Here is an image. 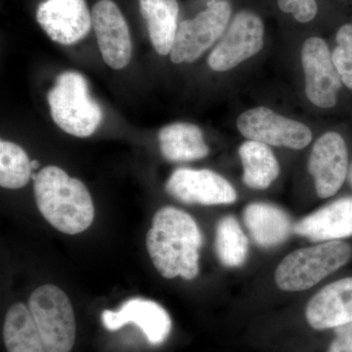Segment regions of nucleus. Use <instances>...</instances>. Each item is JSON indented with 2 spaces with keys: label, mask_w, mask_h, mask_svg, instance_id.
Masks as SVG:
<instances>
[{
  "label": "nucleus",
  "mask_w": 352,
  "mask_h": 352,
  "mask_svg": "<svg viewBox=\"0 0 352 352\" xmlns=\"http://www.w3.org/2000/svg\"><path fill=\"white\" fill-rule=\"evenodd\" d=\"M307 323L314 330L335 329L352 322V277L327 285L308 302Z\"/></svg>",
  "instance_id": "obj_15"
},
{
  "label": "nucleus",
  "mask_w": 352,
  "mask_h": 352,
  "mask_svg": "<svg viewBox=\"0 0 352 352\" xmlns=\"http://www.w3.org/2000/svg\"><path fill=\"white\" fill-rule=\"evenodd\" d=\"M335 338L327 352H352V322L333 329Z\"/></svg>",
  "instance_id": "obj_26"
},
{
  "label": "nucleus",
  "mask_w": 352,
  "mask_h": 352,
  "mask_svg": "<svg viewBox=\"0 0 352 352\" xmlns=\"http://www.w3.org/2000/svg\"><path fill=\"white\" fill-rule=\"evenodd\" d=\"M302 63L308 100L317 107H335L344 85L333 65L327 43L315 36L307 39L302 46Z\"/></svg>",
  "instance_id": "obj_9"
},
{
  "label": "nucleus",
  "mask_w": 352,
  "mask_h": 352,
  "mask_svg": "<svg viewBox=\"0 0 352 352\" xmlns=\"http://www.w3.org/2000/svg\"><path fill=\"white\" fill-rule=\"evenodd\" d=\"M102 322L104 327L112 332L126 324H135L154 346H159L168 339L173 326L170 314L162 305L139 298L127 300L118 311L104 310Z\"/></svg>",
  "instance_id": "obj_14"
},
{
  "label": "nucleus",
  "mask_w": 352,
  "mask_h": 352,
  "mask_svg": "<svg viewBox=\"0 0 352 352\" xmlns=\"http://www.w3.org/2000/svg\"><path fill=\"white\" fill-rule=\"evenodd\" d=\"M32 318L46 352H71L76 342V318L68 296L54 285H44L29 298Z\"/></svg>",
  "instance_id": "obj_5"
},
{
  "label": "nucleus",
  "mask_w": 352,
  "mask_h": 352,
  "mask_svg": "<svg viewBox=\"0 0 352 352\" xmlns=\"http://www.w3.org/2000/svg\"><path fill=\"white\" fill-rule=\"evenodd\" d=\"M36 20L53 41L63 45L82 41L92 25L85 0H45L39 4Z\"/></svg>",
  "instance_id": "obj_13"
},
{
  "label": "nucleus",
  "mask_w": 352,
  "mask_h": 352,
  "mask_svg": "<svg viewBox=\"0 0 352 352\" xmlns=\"http://www.w3.org/2000/svg\"><path fill=\"white\" fill-rule=\"evenodd\" d=\"M347 179H349V184L352 186V164L349 166V176H347Z\"/></svg>",
  "instance_id": "obj_27"
},
{
  "label": "nucleus",
  "mask_w": 352,
  "mask_h": 352,
  "mask_svg": "<svg viewBox=\"0 0 352 352\" xmlns=\"http://www.w3.org/2000/svg\"><path fill=\"white\" fill-rule=\"evenodd\" d=\"M244 175L243 182L252 189H267L280 175L276 157L268 145L248 140L239 148Z\"/></svg>",
  "instance_id": "obj_20"
},
{
  "label": "nucleus",
  "mask_w": 352,
  "mask_h": 352,
  "mask_svg": "<svg viewBox=\"0 0 352 352\" xmlns=\"http://www.w3.org/2000/svg\"><path fill=\"white\" fill-rule=\"evenodd\" d=\"M150 39L160 55L170 54L177 32L179 7L176 0H140Z\"/></svg>",
  "instance_id": "obj_19"
},
{
  "label": "nucleus",
  "mask_w": 352,
  "mask_h": 352,
  "mask_svg": "<svg viewBox=\"0 0 352 352\" xmlns=\"http://www.w3.org/2000/svg\"><path fill=\"white\" fill-rule=\"evenodd\" d=\"M166 189L176 200L192 205H230L237 200L232 185L210 170L178 168L168 178Z\"/></svg>",
  "instance_id": "obj_11"
},
{
  "label": "nucleus",
  "mask_w": 352,
  "mask_h": 352,
  "mask_svg": "<svg viewBox=\"0 0 352 352\" xmlns=\"http://www.w3.org/2000/svg\"><path fill=\"white\" fill-rule=\"evenodd\" d=\"M337 46L332 59L340 76L342 85L352 91V24L340 28L336 36Z\"/></svg>",
  "instance_id": "obj_24"
},
{
  "label": "nucleus",
  "mask_w": 352,
  "mask_h": 352,
  "mask_svg": "<svg viewBox=\"0 0 352 352\" xmlns=\"http://www.w3.org/2000/svg\"><path fill=\"white\" fill-rule=\"evenodd\" d=\"M201 234L195 219L173 207L157 210L146 236V247L157 272L166 279H195L199 274Z\"/></svg>",
  "instance_id": "obj_1"
},
{
  "label": "nucleus",
  "mask_w": 352,
  "mask_h": 352,
  "mask_svg": "<svg viewBox=\"0 0 352 352\" xmlns=\"http://www.w3.org/2000/svg\"><path fill=\"white\" fill-rule=\"evenodd\" d=\"M31 161L22 147L9 141H0V185L3 188L24 187L32 175Z\"/></svg>",
  "instance_id": "obj_23"
},
{
  "label": "nucleus",
  "mask_w": 352,
  "mask_h": 352,
  "mask_svg": "<svg viewBox=\"0 0 352 352\" xmlns=\"http://www.w3.org/2000/svg\"><path fill=\"white\" fill-rule=\"evenodd\" d=\"M308 171L321 199L330 198L342 188L349 176V151L344 138L329 131L317 139L310 153Z\"/></svg>",
  "instance_id": "obj_10"
},
{
  "label": "nucleus",
  "mask_w": 352,
  "mask_h": 352,
  "mask_svg": "<svg viewBox=\"0 0 352 352\" xmlns=\"http://www.w3.org/2000/svg\"><path fill=\"white\" fill-rule=\"evenodd\" d=\"M244 222L256 244L265 249L277 247L294 232L291 217L272 204L252 203L244 210Z\"/></svg>",
  "instance_id": "obj_17"
},
{
  "label": "nucleus",
  "mask_w": 352,
  "mask_h": 352,
  "mask_svg": "<svg viewBox=\"0 0 352 352\" xmlns=\"http://www.w3.org/2000/svg\"><path fill=\"white\" fill-rule=\"evenodd\" d=\"M34 182L36 206L51 226L69 235L89 228L95 217L94 201L80 180L69 177L58 166H48Z\"/></svg>",
  "instance_id": "obj_2"
},
{
  "label": "nucleus",
  "mask_w": 352,
  "mask_h": 352,
  "mask_svg": "<svg viewBox=\"0 0 352 352\" xmlns=\"http://www.w3.org/2000/svg\"><path fill=\"white\" fill-rule=\"evenodd\" d=\"M31 166H32V170H36V168H39V163L38 161H32Z\"/></svg>",
  "instance_id": "obj_28"
},
{
  "label": "nucleus",
  "mask_w": 352,
  "mask_h": 352,
  "mask_svg": "<svg viewBox=\"0 0 352 352\" xmlns=\"http://www.w3.org/2000/svg\"><path fill=\"white\" fill-rule=\"evenodd\" d=\"M214 248L220 263L226 267H240L247 261L249 241L232 215L222 217L217 223Z\"/></svg>",
  "instance_id": "obj_22"
},
{
  "label": "nucleus",
  "mask_w": 352,
  "mask_h": 352,
  "mask_svg": "<svg viewBox=\"0 0 352 352\" xmlns=\"http://www.w3.org/2000/svg\"><path fill=\"white\" fill-rule=\"evenodd\" d=\"M294 233L314 242L340 241L352 236V196L344 197L296 222Z\"/></svg>",
  "instance_id": "obj_16"
},
{
  "label": "nucleus",
  "mask_w": 352,
  "mask_h": 352,
  "mask_svg": "<svg viewBox=\"0 0 352 352\" xmlns=\"http://www.w3.org/2000/svg\"><path fill=\"white\" fill-rule=\"evenodd\" d=\"M160 149L170 162H190L204 159L210 150L203 131L195 124L175 122L159 132Z\"/></svg>",
  "instance_id": "obj_18"
},
{
  "label": "nucleus",
  "mask_w": 352,
  "mask_h": 352,
  "mask_svg": "<svg viewBox=\"0 0 352 352\" xmlns=\"http://www.w3.org/2000/svg\"><path fill=\"white\" fill-rule=\"evenodd\" d=\"M237 127L249 140L289 149H303L312 140L311 131L305 124L265 107L252 108L241 113Z\"/></svg>",
  "instance_id": "obj_7"
},
{
  "label": "nucleus",
  "mask_w": 352,
  "mask_h": 352,
  "mask_svg": "<svg viewBox=\"0 0 352 352\" xmlns=\"http://www.w3.org/2000/svg\"><path fill=\"white\" fill-rule=\"evenodd\" d=\"M3 339L8 352H46L31 311L23 303H16L7 311Z\"/></svg>",
  "instance_id": "obj_21"
},
{
  "label": "nucleus",
  "mask_w": 352,
  "mask_h": 352,
  "mask_svg": "<svg viewBox=\"0 0 352 352\" xmlns=\"http://www.w3.org/2000/svg\"><path fill=\"white\" fill-rule=\"evenodd\" d=\"M279 8L285 13L293 14L300 23H308L314 19L318 11L315 0H278Z\"/></svg>",
  "instance_id": "obj_25"
},
{
  "label": "nucleus",
  "mask_w": 352,
  "mask_h": 352,
  "mask_svg": "<svg viewBox=\"0 0 352 352\" xmlns=\"http://www.w3.org/2000/svg\"><path fill=\"white\" fill-rule=\"evenodd\" d=\"M231 16L226 1L212 0L194 19L178 25L170 59L175 64L193 63L222 36Z\"/></svg>",
  "instance_id": "obj_6"
},
{
  "label": "nucleus",
  "mask_w": 352,
  "mask_h": 352,
  "mask_svg": "<svg viewBox=\"0 0 352 352\" xmlns=\"http://www.w3.org/2000/svg\"><path fill=\"white\" fill-rule=\"evenodd\" d=\"M264 43V25L256 14L241 11L234 17L228 31L208 59L215 72L235 68L245 60L258 54Z\"/></svg>",
  "instance_id": "obj_8"
},
{
  "label": "nucleus",
  "mask_w": 352,
  "mask_h": 352,
  "mask_svg": "<svg viewBox=\"0 0 352 352\" xmlns=\"http://www.w3.org/2000/svg\"><path fill=\"white\" fill-rule=\"evenodd\" d=\"M352 248L342 241H329L292 252L275 271V282L282 291L302 292L346 265Z\"/></svg>",
  "instance_id": "obj_3"
},
{
  "label": "nucleus",
  "mask_w": 352,
  "mask_h": 352,
  "mask_svg": "<svg viewBox=\"0 0 352 352\" xmlns=\"http://www.w3.org/2000/svg\"><path fill=\"white\" fill-rule=\"evenodd\" d=\"M91 18L104 62L111 68L124 69L131 59L132 43L119 7L112 0H100L92 9Z\"/></svg>",
  "instance_id": "obj_12"
},
{
  "label": "nucleus",
  "mask_w": 352,
  "mask_h": 352,
  "mask_svg": "<svg viewBox=\"0 0 352 352\" xmlns=\"http://www.w3.org/2000/svg\"><path fill=\"white\" fill-rule=\"evenodd\" d=\"M47 99L55 124L76 138L92 135L103 120V111L90 95L87 80L76 72L58 76Z\"/></svg>",
  "instance_id": "obj_4"
}]
</instances>
